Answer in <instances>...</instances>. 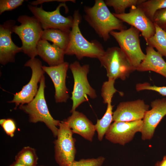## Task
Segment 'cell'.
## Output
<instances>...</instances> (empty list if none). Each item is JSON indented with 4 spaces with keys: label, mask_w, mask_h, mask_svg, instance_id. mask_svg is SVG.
Segmentation results:
<instances>
[{
    "label": "cell",
    "mask_w": 166,
    "mask_h": 166,
    "mask_svg": "<svg viewBox=\"0 0 166 166\" xmlns=\"http://www.w3.org/2000/svg\"><path fill=\"white\" fill-rule=\"evenodd\" d=\"M36 166H45L41 165H37Z\"/></svg>",
    "instance_id": "obj_35"
},
{
    "label": "cell",
    "mask_w": 166,
    "mask_h": 166,
    "mask_svg": "<svg viewBox=\"0 0 166 166\" xmlns=\"http://www.w3.org/2000/svg\"><path fill=\"white\" fill-rule=\"evenodd\" d=\"M39 83L38 93L34 99L28 104L20 105L19 108L28 114L30 122L44 123L51 131L54 137H56L58 130L57 127L59 126L61 121L54 119L49 111L45 97L46 85L44 75Z\"/></svg>",
    "instance_id": "obj_3"
},
{
    "label": "cell",
    "mask_w": 166,
    "mask_h": 166,
    "mask_svg": "<svg viewBox=\"0 0 166 166\" xmlns=\"http://www.w3.org/2000/svg\"><path fill=\"white\" fill-rule=\"evenodd\" d=\"M54 1L64 3H65L66 2L68 1L72 2L74 3L75 2V1L73 0H38L32 1L31 2H29V3L32 5L37 6L38 5L41 4L44 2H48Z\"/></svg>",
    "instance_id": "obj_31"
},
{
    "label": "cell",
    "mask_w": 166,
    "mask_h": 166,
    "mask_svg": "<svg viewBox=\"0 0 166 166\" xmlns=\"http://www.w3.org/2000/svg\"><path fill=\"white\" fill-rule=\"evenodd\" d=\"M117 18L139 30L146 42L155 32L153 22L150 20L137 6L131 7L129 12L121 14L113 13Z\"/></svg>",
    "instance_id": "obj_13"
},
{
    "label": "cell",
    "mask_w": 166,
    "mask_h": 166,
    "mask_svg": "<svg viewBox=\"0 0 166 166\" xmlns=\"http://www.w3.org/2000/svg\"><path fill=\"white\" fill-rule=\"evenodd\" d=\"M27 6L30 11L41 23L43 30L55 29L70 33L73 23V18L71 16L65 17L60 13L61 7H65L66 11L68 9L65 3H61L56 10L52 11L44 10L42 5L38 7L31 5Z\"/></svg>",
    "instance_id": "obj_8"
},
{
    "label": "cell",
    "mask_w": 166,
    "mask_h": 166,
    "mask_svg": "<svg viewBox=\"0 0 166 166\" xmlns=\"http://www.w3.org/2000/svg\"><path fill=\"white\" fill-rule=\"evenodd\" d=\"M143 120L129 122H114L105 134L106 139L114 143L124 145L132 140L135 133L141 132Z\"/></svg>",
    "instance_id": "obj_11"
},
{
    "label": "cell",
    "mask_w": 166,
    "mask_h": 166,
    "mask_svg": "<svg viewBox=\"0 0 166 166\" xmlns=\"http://www.w3.org/2000/svg\"><path fill=\"white\" fill-rule=\"evenodd\" d=\"M105 160L102 156L96 158L83 159L79 161L75 160L68 166H101Z\"/></svg>",
    "instance_id": "obj_26"
},
{
    "label": "cell",
    "mask_w": 166,
    "mask_h": 166,
    "mask_svg": "<svg viewBox=\"0 0 166 166\" xmlns=\"http://www.w3.org/2000/svg\"><path fill=\"white\" fill-rule=\"evenodd\" d=\"M140 32L131 26L128 29L119 31H113L110 34L117 42L120 48L136 70L145 57L140 45Z\"/></svg>",
    "instance_id": "obj_7"
},
{
    "label": "cell",
    "mask_w": 166,
    "mask_h": 166,
    "mask_svg": "<svg viewBox=\"0 0 166 166\" xmlns=\"http://www.w3.org/2000/svg\"><path fill=\"white\" fill-rule=\"evenodd\" d=\"M70 33L57 29L44 30L43 31L42 39L52 42L65 51L69 42Z\"/></svg>",
    "instance_id": "obj_20"
},
{
    "label": "cell",
    "mask_w": 166,
    "mask_h": 166,
    "mask_svg": "<svg viewBox=\"0 0 166 166\" xmlns=\"http://www.w3.org/2000/svg\"><path fill=\"white\" fill-rule=\"evenodd\" d=\"M24 66L31 68L32 75L28 83L20 91L14 94L13 99L8 102L15 103V109L18 106L28 103L34 99L38 91V84L45 72L42 69L41 61L35 57L27 61Z\"/></svg>",
    "instance_id": "obj_10"
},
{
    "label": "cell",
    "mask_w": 166,
    "mask_h": 166,
    "mask_svg": "<svg viewBox=\"0 0 166 166\" xmlns=\"http://www.w3.org/2000/svg\"><path fill=\"white\" fill-rule=\"evenodd\" d=\"M98 59L101 66L105 69L108 79L124 81L136 70L120 48L117 47L108 48Z\"/></svg>",
    "instance_id": "obj_5"
},
{
    "label": "cell",
    "mask_w": 166,
    "mask_h": 166,
    "mask_svg": "<svg viewBox=\"0 0 166 166\" xmlns=\"http://www.w3.org/2000/svg\"><path fill=\"white\" fill-rule=\"evenodd\" d=\"M84 10V19L105 42L110 38L111 31L127 29L124 22L110 12L104 0H96L92 7L85 6Z\"/></svg>",
    "instance_id": "obj_1"
},
{
    "label": "cell",
    "mask_w": 166,
    "mask_h": 166,
    "mask_svg": "<svg viewBox=\"0 0 166 166\" xmlns=\"http://www.w3.org/2000/svg\"><path fill=\"white\" fill-rule=\"evenodd\" d=\"M63 121L73 133H77L90 141L93 140L96 131L95 126L83 113L76 111Z\"/></svg>",
    "instance_id": "obj_17"
},
{
    "label": "cell",
    "mask_w": 166,
    "mask_h": 166,
    "mask_svg": "<svg viewBox=\"0 0 166 166\" xmlns=\"http://www.w3.org/2000/svg\"><path fill=\"white\" fill-rule=\"evenodd\" d=\"M73 75L74 84L71 99L73 101L72 113L82 103L88 100L89 97L94 99L97 97L95 90L90 85L87 75L89 71V65L88 64L81 65L76 61L69 65Z\"/></svg>",
    "instance_id": "obj_6"
},
{
    "label": "cell",
    "mask_w": 166,
    "mask_h": 166,
    "mask_svg": "<svg viewBox=\"0 0 166 166\" xmlns=\"http://www.w3.org/2000/svg\"><path fill=\"white\" fill-rule=\"evenodd\" d=\"M55 145V158L59 166H68L75 160L76 140L70 128L63 121H61Z\"/></svg>",
    "instance_id": "obj_9"
},
{
    "label": "cell",
    "mask_w": 166,
    "mask_h": 166,
    "mask_svg": "<svg viewBox=\"0 0 166 166\" xmlns=\"http://www.w3.org/2000/svg\"><path fill=\"white\" fill-rule=\"evenodd\" d=\"M137 91L144 90H152L156 92L163 96H166V86H158L152 85L148 82L137 83L136 86Z\"/></svg>",
    "instance_id": "obj_28"
},
{
    "label": "cell",
    "mask_w": 166,
    "mask_h": 166,
    "mask_svg": "<svg viewBox=\"0 0 166 166\" xmlns=\"http://www.w3.org/2000/svg\"><path fill=\"white\" fill-rule=\"evenodd\" d=\"M153 22L166 31V8L160 10L156 12Z\"/></svg>",
    "instance_id": "obj_29"
},
{
    "label": "cell",
    "mask_w": 166,
    "mask_h": 166,
    "mask_svg": "<svg viewBox=\"0 0 166 166\" xmlns=\"http://www.w3.org/2000/svg\"><path fill=\"white\" fill-rule=\"evenodd\" d=\"M145 0H105V2L107 6L113 7L115 14H121L125 13L128 8L137 6Z\"/></svg>",
    "instance_id": "obj_25"
},
{
    "label": "cell",
    "mask_w": 166,
    "mask_h": 166,
    "mask_svg": "<svg viewBox=\"0 0 166 166\" xmlns=\"http://www.w3.org/2000/svg\"><path fill=\"white\" fill-rule=\"evenodd\" d=\"M154 25L155 33L148 40L146 43L148 46L155 48L162 56L166 58V31Z\"/></svg>",
    "instance_id": "obj_22"
},
{
    "label": "cell",
    "mask_w": 166,
    "mask_h": 166,
    "mask_svg": "<svg viewBox=\"0 0 166 166\" xmlns=\"http://www.w3.org/2000/svg\"><path fill=\"white\" fill-rule=\"evenodd\" d=\"M10 166H26L18 162L15 161V162H14L11 164Z\"/></svg>",
    "instance_id": "obj_33"
},
{
    "label": "cell",
    "mask_w": 166,
    "mask_h": 166,
    "mask_svg": "<svg viewBox=\"0 0 166 166\" xmlns=\"http://www.w3.org/2000/svg\"><path fill=\"white\" fill-rule=\"evenodd\" d=\"M69 65V63L64 62L57 66H42L44 71L49 76L53 83L56 103L66 102L69 97V90L66 85L67 73Z\"/></svg>",
    "instance_id": "obj_16"
},
{
    "label": "cell",
    "mask_w": 166,
    "mask_h": 166,
    "mask_svg": "<svg viewBox=\"0 0 166 166\" xmlns=\"http://www.w3.org/2000/svg\"><path fill=\"white\" fill-rule=\"evenodd\" d=\"M6 134L13 137L16 129V126L14 121L12 119H5V121L1 125Z\"/></svg>",
    "instance_id": "obj_30"
},
{
    "label": "cell",
    "mask_w": 166,
    "mask_h": 166,
    "mask_svg": "<svg viewBox=\"0 0 166 166\" xmlns=\"http://www.w3.org/2000/svg\"><path fill=\"white\" fill-rule=\"evenodd\" d=\"M15 23V20L10 19L0 25V63L3 65L15 62L16 54L22 52L21 47L16 45L12 39Z\"/></svg>",
    "instance_id": "obj_12"
},
{
    "label": "cell",
    "mask_w": 166,
    "mask_h": 166,
    "mask_svg": "<svg viewBox=\"0 0 166 166\" xmlns=\"http://www.w3.org/2000/svg\"><path fill=\"white\" fill-rule=\"evenodd\" d=\"M149 105L143 100L120 102L113 113V121L129 122L142 120Z\"/></svg>",
    "instance_id": "obj_14"
},
{
    "label": "cell",
    "mask_w": 166,
    "mask_h": 166,
    "mask_svg": "<svg viewBox=\"0 0 166 166\" xmlns=\"http://www.w3.org/2000/svg\"><path fill=\"white\" fill-rule=\"evenodd\" d=\"M73 18L69 41L65 54L75 55L79 60L85 57L98 59L105 51L102 45L96 40L89 41L82 35L79 27L81 16L78 10L74 11Z\"/></svg>",
    "instance_id": "obj_2"
},
{
    "label": "cell",
    "mask_w": 166,
    "mask_h": 166,
    "mask_svg": "<svg viewBox=\"0 0 166 166\" xmlns=\"http://www.w3.org/2000/svg\"><path fill=\"white\" fill-rule=\"evenodd\" d=\"M24 0H0V14L6 11L14 10L21 6Z\"/></svg>",
    "instance_id": "obj_27"
},
{
    "label": "cell",
    "mask_w": 166,
    "mask_h": 166,
    "mask_svg": "<svg viewBox=\"0 0 166 166\" xmlns=\"http://www.w3.org/2000/svg\"><path fill=\"white\" fill-rule=\"evenodd\" d=\"M38 160L35 149L29 146L24 147L15 157L16 161L26 166H36Z\"/></svg>",
    "instance_id": "obj_24"
},
{
    "label": "cell",
    "mask_w": 166,
    "mask_h": 166,
    "mask_svg": "<svg viewBox=\"0 0 166 166\" xmlns=\"http://www.w3.org/2000/svg\"><path fill=\"white\" fill-rule=\"evenodd\" d=\"M5 119H2L0 120V124L1 125L5 121Z\"/></svg>",
    "instance_id": "obj_34"
},
{
    "label": "cell",
    "mask_w": 166,
    "mask_h": 166,
    "mask_svg": "<svg viewBox=\"0 0 166 166\" xmlns=\"http://www.w3.org/2000/svg\"><path fill=\"white\" fill-rule=\"evenodd\" d=\"M155 166H166V156H164L162 160L157 162Z\"/></svg>",
    "instance_id": "obj_32"
},
{
    "label": "cell",
    "mask_w": 166,
    "mask_h": 166,
    "mask_svg": "<svg viewBox=\"0 0 166 166\" xmlns=\"http://www.w3.org/2000/svg\"><path fill=\"white\" fill-rule=\"evenodd\" d=\"M137 6L153 22L156 12L160 10L166 8V0H145Z\"/></svg>",
    "instance_id": "obj_23"
},
{
    "label": "cell",
    "mask_w": 166,
    "mask_h": 166,
    "mask_svg": "<svg viewBox=\"0 0 166 166\" xmlns=\"http://www.w3.org/2000/svg\"><path fill=\"white\" fill-rule=\"evenodd\" d=\"M145 57L137 68L140 72L152 71L166 78V62L163 56L154 48L148 46L146 49Z\"/></svg>",
    "instance_id": "obj_19"
},
{
    "label": "cell",
    "mask_w": 166,
    "mask_h": 166,
    "mask_svg": "<svg viewBox=\"0 0 166 166\" xmlns=\"http://www.w3.org/2000/svg\"><path fill=\"white\" fill-rule=\"evenodd\" d=\"M17 20L20 25L14 26L13 33L17 34L21 41L22 52L30 58H35L38 55L37 47L42 39L43 30L42 25L34 16L21 15Z\"/></svg>",
    "instance_id": "obj_4"
},
{
    "label": "cell",
    "mask_w": 166,
    "mask_h": 166,
    "mask_svg": "<svg viewBox=\"0 0 166 166\" xmlns=\"http://www.w3.org/2000/svg\"><path fill=\"white\" fill-rule=\"evenodd\" d=\"M152 109L147 111L143 119L141 132L143 140H150L163 117L166 115V98L156 99L151 102Z\"/></svg>",
    "instance_id": "obj_15"
},
{
    "label": "cell",
    "mask_w": 166,
    "mask_h": 166,
    "mask_svg": "<svg viewBox=\"0 0 166 166\" xmlns=\"http://www.w3.org/2000/svg\"><path fill=\"white\" fill-rule=\"evenodd\" d=\"M113 97H109L103 99V102L107 104L106 111L102 117L97 119L95 125L96 131L98 134V138L101 141L106 131L113 121V112L112 111L113 106L111 104Z\"/></svg>",
    "instance_id": "obj_21"
},
{
    "label": "cell",
    "mask_w": 166,
    "mask_h": 166,
    "mask_svg": "<svg viewBox=\"0 0 166 166\" xmlns=\"http://www.w3.org/2000/svg\"><path fill=\"white\" fill-rule=\"evenodd\" d=\"M37 50L38 55L49 65L53 66L63 63L65 51L54 44L41 39L38 42Z\"/></svg>",
    "instance_id": "obj_18"
}]
</instances>
